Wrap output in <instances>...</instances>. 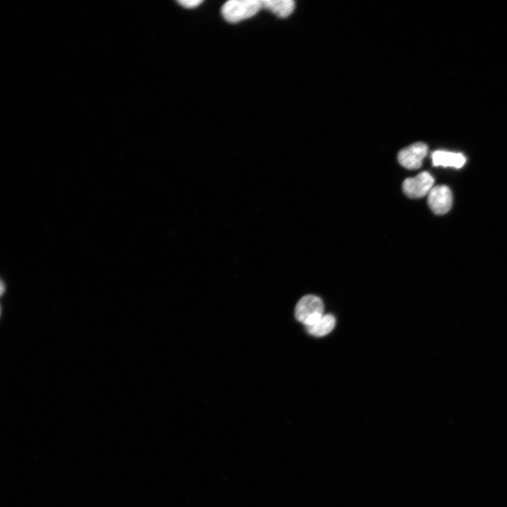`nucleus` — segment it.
Here are the masks:
<instances>
[{
    "mask_svg": "<svg viewBox=\"0 0 507 507\" xmlns=\"http://www.w3.org/2000/svg\"><path fill=\"white\" fill-rule=\"evenodd\" d=\"M5 290H6V286H5L4 283V282H2V283H1V294H2V295L4 294Z\"/></svg>",
    "mask_w": 507,
    "mask_h": 507,
    "instance_id": "obj_10",
    "label": "nucleus"
},
{
    "mask_svg": "<svg viewBox=\"0 0 507 507\" xmlns=\"http://www.w3.org/2000/svg\"><path fill=\"white\" fill-rule=\"evenodd\" d=\"M262 9L259 0H231L222 8L226 21L236 24L255 16Z\"/></svg>",
    "mask_w": 507,
    "mask_h": 507,
    "instance_id": "obj_1",
    "label": "nucleus"
},
{
    "mask_svg": "<svg viewBox=\"0 0 507 507\" xmlns=\"http://www.w3.org/2000/svg\"><path fill=\"white\" fill-rule=\"evenodd\" d=\"M324 305L320 298L308 295L296 305L295 317L298 321L309 327L316 323L323 315Z\"/></svg>",
    "mask_w": 507,
    "mask_h": 507,
    "instance_id": "obj_2",
    "label": "nucleus"
},
{
    "mask_svg": "<svg viewBox=\"0 0 507 507\" xmlns=\"http://www.w3.org/2000/svg\"><path fill=\"white\" fill-rule=\"evenodd\" d=\"M452 191L446 186L433 187L428 196V205L437 215L447 214L452 208Z\"/></svg>",
    "mask_w": 507,
    "mask_h": 507,
    "instance_id": "obj_5",
    "label": "nucleus"
},
{
    "mask_svg": "<svg viewBox=\"0 0 507 507\" xmlns=\"http://www.w3.org/2000/svg\"><path fill=\"white\" fill-rule=\"evenodd\" d=\"M262 9L272 13L279 18H287L290 16L295 8L292 0H262Z\"/></svg>",
    "mask_w": 507,
    "mask_h": 507,
    "instance_id": "obj_7",
    "label": "nucleus"
},
{
    "mask_svg": "<svg viewBox=\"0 0 507 507\" xmlns=\"http://www.w3.org/2000/svg\"><path fill=\"white\" fill-rule=\"evenodd\" d=\"M428 154V146L424 142H416L402 149L398 156L399 163L407 169H419Z\"/></svg>",
    "mask_w": 507,
    "mask_h": 507,
    "instance_id": "obj_4",
    "label": "nucleus"
},
{
    "mask_svg": "<svg viewBox=\"0 0 507 507\" xmlns=\"http://www.w3.org/2000/svg\"><path fill=\"white\" fill-rule=\"evenodd\" d=\"M179 4L187 9H195L199 7L203 1L202 0H180Z\"/></svg>",
    "mask_w": 507,
    "mask_h": 507,
    "instance_id": "obj_9",
    "label": "nucleus"
},
{
    "mask_svg": "<svg viewBox=\"0 0 507 507\" xmlns=\"http://www.w3.org/2000/svg\"><path fill=\"white\" fill-rule=\"evenodd\" d=\"M434 184L433 177L428 173L424 172L414 178L405 180L403 190L410 198L419 199L428 195L434 187Z\"/></svg>",
    "mask_w": 507,
    "mask_h": 507,
    "instance_id": "obj_3",
    "label": "nucleus"
},
{
    "mask_svg": "<svg viewBox=\"0 0 507 507\" xmlns=\"http://www.w3.org/2000/svg\"><path fill=\"white\" fill-rule=\"evenodd\" d=\"M431 158L434 166H450L460 168L466 163V158L462 154L442 150L433 152Z\"/></svg>",
    "mask_w": 507,
    "mask_h": 507,
    "instance_id": "obj_6",
    "label": "nucleus"
},
{
    "mask_svg": "<svg viewBox=\"0 0 507 507\" xmlns=\"http://www.w3.org/2000/svg\"><path fill=\"white\" fill-rule=\"evenodd\" d=\"M335 318L331 314L323 315L316 323L306 327L307 332L315 337H323L330 333L335 325Z\"/></svg>",
    "mask_w": 507,
    "mask_h": 507,
    "instance_id": "obj_8",
    "label": "nucleus"
}]
</instances>
